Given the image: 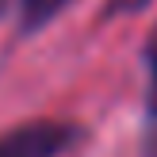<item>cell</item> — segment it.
<instances>
[{"label":"cell","instance_id":"1","mask_svg":"<svg viewBox=\"0 0 157 157\" xmlns=\"http://www.w3.org/2000/svg\"><path fill=\"white\" fill-rule=\"evenodd\" d=\"M84 130L69 119H27L0 134V157H65Z\"/></svg>","mask_w":157,"mask_h":157},{"label":"cell","instance_id":"2","mask_svg":"<svg viewBox=\"0 0 157 157\" xmlns=\"http://www.w3.org/2000/svg\"><path fill=\"white\" fill-rule=\"evenodd\" d=\"M69 0H15V31L23 38L38 35L42 27H50L61 12H65Z\"/></svg>","mask_w":157,"mask_h":157},{"label":"cell","instance_id":"3","mask_svg":"<svg viewBox=\"0 0 157 157\" xmlns=\"http://www.w3.org/2000/svg\"><path fill=\"white\" fill-rule=\"evenodd\" d=\"M153 0H107L104 4V19H123V15H138L146 12Z\"/></svg>","mask_w":157,"mask_h":157},{"label":"cell","instance_id":"4","mask_svg":"<svg viewBox=\"0 0 157 157\" xmlns=\"http://www.w3.org/2000/svg\"><path fill=\"white\" fill-rule=\"evenodd\" d=\"M142 58H146V69H150V77H157V23H153L150 38H146V50H142Z\"/></svg>","mask_w":157,"mask_h":157},{"label":"cell","instance_id":"5","mask_svg":"<svg viewBox=\"0 0 157 157\" xmlns=\"http://www.w3.org/2000/svg\"><path fill=\"white\" fill-rule=\"evenodd\" d=\"M146 111H150V119L157 123V77H150V92H146Z\"/></svg>","mask_w":157,"mask_h":157},{"label":"cell","instance_id":"6","mask_svg":"<svg viewBox=\"0 0 157 157\" xmlns=\"http://www.w3.org/2000/svg\"><path fill=\"white\" fill-rule=\"evenodd\" d=\"M142 157H157V130L150 138H146V150H142Z\"/></svg>","mask_w":157,"mask_h":157}]
</instances>
